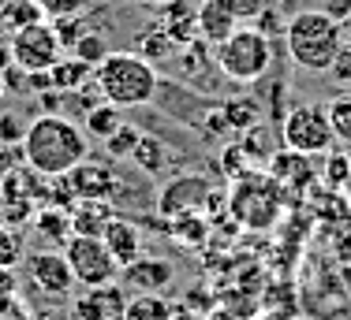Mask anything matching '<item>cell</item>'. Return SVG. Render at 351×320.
I'll list each match as a JSON object with an SVG mask.
<instances>
[{
  "instance_id": "obj_1",
  "label": "cell",
  "mask_w": 351,
  "mask_h": 320,
  "mask_svg": "<svg viewBox=\"0 0 351 320\" xmlns=\"http://www.w3.org/2000/svg\"><path fill=\"white\" fill-rule=\"evenodd\" d=\"M23 164L34 175L45 179H60V175L75 172L82 160L90 157V138L71 116L64 112H38L23 131Z\"/></svg>"
},
{
  "instance_id": "obj_2",
  "label": "cell",
  "mask_w": 351,
  "mask_h": 320,
  "mask_svg": "<svg viewBox=\"0 0 351 320\" xmlns=\"http://www.w3.org/2000/svg\"><path fill=\"white\" fill-rule=\"evenodd\" d=\"M94 82L101 90V97L116 108H142L149 101H157V90H161L157 67L146 56H138L135 49H128V53H108L94 67Z\"/></svg>"
},
{
  "instance_id": "obj_3",
  "label": "cell",
  "mask_w": 351,
  "mask_h": 320,
  "mask_svg": "<svg viewBox=\"0 0 351 320\" xmlns=\"http://www.w3.org/2000/svg\"><path fill=\"white\" fill-rule=\"evenodd\" d=\"M280 38L295 67L325 75L329 64L337 60L340 45H344V27L337 19H329L325 12H295V15H288Z\"/></svg>"
},
{
  "instance_id": "obj_4",
  "label": "cell",
  "mask_w": 351,
  "mask_h": 320,
  "mask_svg": "<svg viewBox=\"0 0 351 320\" xmlns=\"http://www.w3.org/2000/svg\"><path fill=\"white\" fill-rule=\"evenodd\" d=\"M213 60L224 79L239 82V86H254L273 67V38L258 30L254 23H239V30L213 49Z\"/></svg>"
},
{
  "instance_id": "obj_5",
  "label": "cell",
  "mask_w": 351,
  "mask_h": 320,
  "mask_svg": "<svg viewBox=\"0 0 351 320\" xmlns=\"http://www.w3.org/2000/svg\"><path fill=\"white\" fill-rule=\"evenodd\" d=\"M280 142L284 149H295L306 157H322L337 146L329 123V108L317 101H303V105H288V112L280 116Z\"/></svg>"
},
{
  "instance_id": "obj_6",
  "label": "cell",
  "mask_w": 351,
  "mask_h": 320,
  "mask_svg": "<svg viewBox=\"0 0 351 320\" xmlns=\"http://www.w3.org/2000/svg\"><path fill=\"white\" fill-rule=\"evenodd\" d=\"M64 257L71 265L75 283H82V287H112L123 272L116 257L108 254L105 239H90V235H71L64 242Z\"/></svg>"
},
{
  "instance_id": "obj_7",
  "label": "cell",
  "mask_w": 351,
  "mask_h": 320,
  "mask_svg": "<svg viewBox=\"0 0 351 320\" xmlns=\"http://www.w3.org/2000/svg\"><path fill=\"white\" fill-rule=\"evenodd\" d=\"M12 56L15 67L27 75H45L53 71V64L64 56V45L56 38V27L49 19L30 23V27H19L12 34Z\"/></svg>"
},
{
  "instance_id": "obj_8",
  "label": "cell",
  "mask_w": 351,
  "mask_h": 320,
  "mask_svg": "<svg viewBox=\"0 0 351 320\" xmlns=\"http://www.w3.org/2000/svg\"><path fill=\"white\" fill-rule=\"evenodd\" d=\"M23 268H27L30 283H34L38 291L53 294V298H64L71 287H75V276H71V265L68 257H64V250L56 254V250H34V254L23 257Z\"/></svg>"
},
{
  "instance_id": "obj_9",
  "label": "cell",
  "mask_w": 351,
  "mask_h": 320,
  "mask_svg": "<svg viewBox=\"0 0 351 320\" xmlns=\"http://www.w3.org/2000/svg\"><path fill=\"white\" fill-rule=\"evenodd\" d=\"M68 179V187L75 194V201L79 198H97V201H112L116 205V187H120V175H116L112 160H82L75 172L64 175Z\"/></svg>"
},
{
  "instance_id": "obj_10",
  "label": "cell",
  "mask_w": 351,
  "mask_h": 320,
  "mask_svg": "<svg viewBox=\"0 0 351 320\" xmlns=\"http://www.w3.org/2000/svg\"><path fill=\"white\" fill-rule=\"evenodd\" d=\"M120 280L128 283L135 294H165L176 283V265H172V261H165V257L142 254L135 265L123 268Z\"/></svg>"
},
{
  "instance_id": "obj_11",
  "label": "cell",
  "mask_w": 351,
  "mask_h": 320,
  "mask_svg": "<svg viewBox=\"0 0 351 320\" xmlns=\"http://www.w3.org/2000/svg\"><path fill=\"white\" fill-rule=\"evenodd\" d=\"M195 23H198V41L217 49L239 30V15L232 12L224 0H198L195 4Z\"/></svg>"
},
{
  "instance_id": "obj_12",
  "label": "cell",
  "mask_w": 351,
  "mask_h": 320,
  "mask_svg": "<svg viewBox=\"0 0 351 320\" xmlns=\"http://www.w3.org/2000/svg\"><path fill=\"white\" fill-rule=\"evenodd\" d=\"M101 239H105L108 254L116 257V265H120V268L135 265V261L146 254V235H142V227L135 220H128V216H112Z\"/></svg>"
},
{
  "instance_id": "obj_13",
  "label": "cell",
  "mask_w": 351,
  "mask_h": 320,
  "mask_svg": "<svg viewBox=\"0 0 351 320\" xmlns=\"http://www.w3.org/2000/svg\"><path fill=\"white\" fill-rule=\"evenodd\" d=\"M154 23L169 34V41L176 49L198 41V23H195V4L191 0H165V4H157Z\"/></svg>"
},
{
  "instance_id": "obj_14",
  "label": "cell",
  "mask_w": 351,
  "mask_h": 320,
  "mask_svg": "<svg viewBox=\"0 0 351 320\" xmlns=\"http://www.w3.org/2000/svg\"><path fill=\"white\" fill-rule=\"evenodd\" d=\"M210 201V183L202 175H180L172 179L161 194V213L165 216H176V213H195V205H206Z\"/></svg>"
},
{
  "instance_id": "obj_15",
  "label": "cell",
  "mask_w": 351,
  "mask_h": 320,
  "mask_svg": "<svg viewBox=\"0 0 351 320\" xmlns=\"http://www.w3.org/2000/svg\"><path fill=\"white\" fill-rule=\"evenodd\" d=\"M269 179H277L280 187H311L314 183V157L295 153V149H280L269 157Z\"/></svg>"
},
{
  "instance_id": "obj_16",
  "label": "cell",
  "mask_w": 351,
  "mask_h": 320,
  "mask_svg": "<svg viewBox=\"0 0 351 320\" xmlns=\"http://www.w3.org/2000/svg\"><path fill=\"white\" fill-rule=\"evenodd\" d=\"M112 216H116V205H112V201L79 198V201L71 205V235H90V239H101Z\"/></svg>"
},
{
  "instance_id": "obj_17",
  "label": "cell",
  "mask_w": 351,
  "mask_h": 320,
  "mask_svg": "<svg viewBox=\"0 0 351 320\" xmlns=\"http://www.w3.org/2000/svg\"><path fill=\"white\" fill-rule=\"evenodd\" d=\"M123 313V294L112 287H86L75 302V320H120Z\"/></svg>"
},
{
  "instance_id": "obj_18",
  "label": "cell",
  "mask_w": 351,
  "mask_h": 320,
  "mask_svg": "<svg viewBox=\"0 0 351 320\" xmlns=\"http://www.w3.org/2000/svg\"><path fill=\"white\" fill-rule=\"evenodd\" d=\"M34 231L41 242H68L71 239V209L41 205L34 213Z\"/></svg>"
},
{
  "instance_id": "obj_19",
  "label": "cell",
  "mask_w": 351,
  "mask_h": 320,
  "mask_svg": "<svg viewBox=\"0 0 351 320\" xmlns=\"http://www.w3.org/2000/svg\"><path fill=\"white\" fill-rule=\"evenodd\" d=\"M135 53L138 56H146L149 64H165V60H172L176 53H180V49L172 45L169 41V34H165L161 27H157V23H149V27H142L138 34H135Z\"/></svg>"
},
{
  "instance_id": "obj_20",
  "label": "cell",
  "mask_w": 351,
  "mask_h": 320,
  "mask_svg": "<svg viewBox=\"0 0 351 320\" xmlns=\"http://www.w3.org/2000/svg\"><path fill=\"white\" fill-rule=\"evenodd\" d=\"M120 320H172V302L165 294H131Z\"/></svg>"
},
{
  "instance_id": "obj_21",
  "label": "cell",
  "mask_w": 351,
  "mask_h": 320,
  "mask_svg": "<svg viewBox=\"0 0 351 320\" xmlns=\"http://www.w3.org/2000/svg\"><path fill=\"white\" fill-rule=\"evenodd\" d=\"M221 112H224V123H228V131H239V134H247L250 127L265 123V108L258 105V101H250V97L221 101Z\"/></svg>"
},
{
  "instance_id": "obj_22",
  "label": "cell",
  "mask_w": 351,
  "mask_h": 320,
  "mask_svg": "<svg viewBox=\"0 0 351 320\" xmlns=\"http://www.w3.org/2000/svg\"><path fill=\"white\" fill-rule=\"evenodd\" d=\"M86 138H94V142H105V138H112L116 131H120V123H123V108H116V105H108V101H101V105H94L86 112Z\"/></svg>"
},
{
  "instance_id": "obj_23",
  "label": "cell",
  "mask_w": 351,
  "mask_h": 320,
  "mask_svg": "<svg viewBox=\"0 0 351 320\" xmlns=\"http://www.w3.org/2000/svg\"><path fill=\"white\" fill-rule=\"evenodd\" d=\"M90 75H94V67L82 64L79 56H60V60L53 64V71H49V79H53V90L71 94V90H79L82 82H90Z\"/></svg>"
},
{
  "instance_id": "obj_24",
  "label": "cell",
  "mask_w": 351,
  "mask_h": 320,
  "mask_svg": "<svg viewBox=\"0 0 351 320\" xmlns=\"http://www.w3.org/2000/svg\"><path fill=\"white\" fill-rule=\"evenodd\" d=\"M131 160L142 168L146 175H161L165 168H169V146H165L161 138H154V134H142L138 138V146H135V153H131Z\"/></svg>"
},
{
  "instance_id": "obj_25",
  "label": "cell",
  "mask_w": 351,
  "mask_h": 320,
  "mask_svg": "<svg viewBox=\"0 0 351 320\" xmlns=\"http://www.w3.org/2000/svg\"><path fill=\"white\" fill-rule=\"evenodd\" d=\"M68 53H71V56H79L82 64L97 67L108 53H112V49H108V41L101 38V30H90V27H86V30L79 34V41H75V45L68 49Z\"/></svg>"
},
{
  "instance_id": "obj_26",
  "label": "cell",
  "mask_w": 351,
  "mask_h": 320,
  "mask_svg": "<svg viewBox=\"0 0 351 320\" xmlns=\"http://www.w3.org/2000/svg\"><path fill=\"white\" fill-rule=\"evenodd\" d=\"M138 138H142V131L135 127V123L123 120V123H120V131H116L112 138H105L101 146H105L108 160H131V153H135V146H138Z\"/></svg>"
},
{
  "instance_id": "obj_27",
  "label": "cell",
  "mask_w": 351,
  "mask_h": 320,
  "mask_svg": "<svg viewBox=\"0 0 351 320\" xmlns=\"http://www.w3.org/2000/svg\"><path fill=\"white\" fill-rule=\"evenodd\" d=\"M325 108H329V123H332V138H337V146H351V94L332 97Z\"/></svg>"
},
{
  "instance_id": "obj_28",
  "label": "cell",
  "mask_w": 351,
  "mask_h": 320,
  "mask_svg": "<svg viewBox=\"0 0 351 320\" xmlns=\"http://www.w3.org/2000/svg\"><path fill=\"white\" fill-rule=\"evenodd\" d=\"M322 157H325V183H329V187H348V179H351V153H344V149L332 146L329 153H322Z\"/></svg>"
},
{
  "instance_id": "obj_29",
  "label": "cell",
  "mask_w": 351,
  "mask_h": 320,
  "mask_svg": "<svg viewBox=\"0 0 351 320\" xmlns=\"http://www.w3.org/2000/svg\"><path fill=\"white\" fill-rule=\"evenodd\" d=\"M90 0H38L41 15L49 23H60V19H75V15H86Z\"/></svg>"
},
{
  "instance_id": "obj_30",
  "label": "cell",
  "mask_w": 351,
  "mask_h": 320,
  "mask_svg": "<svg viewBox=\"0 0 351 320\" xmlns=\"http://www.w3.org/2000/svg\"><path fill=\"white\" fill-rule=\"evenodd\" d=\"M23 265V242L19 231L8 224H0V268H19Z\"/></svg>"
},
{
  "instance_id": "obj_31",
  "label": "cell",
  "mask_w": 351,
  "mask_h": 320,
  "mask_svg": "<svg viewBox=\"0 0 351 320\" xmlns=\"http://www.w3.org/2000/svg\"><path fill=\"white\" fill-rule=\"evenodd\" d=\"M332 79V86L337 90H351V41H344L337 53V60L329 64V71H325Z\"/></svg>"
},
{
  "instance_id": "obj_32",
  "label": "cell",
  "mask_w": 351,
  "mask_h": 320,
  "mask_svg": "<svg viewBox=\"0 0 351 320\" xmlns=\"http://www.w3.org/2000/svg\"><path fill=\"white\" fill-rule=\"evenodd\" d=\"M15 298H19V276L15 268H0V317L15 306Z\"/></svg>"
},
{
  "instance_id": "obj_33",
  "label": "cell",
  "mask_w": 351,
  "mask_h": 320,
  "mask_svg": "<svg viewBox=\"0 0 351 320\" xmlns=\"http://www.w3.org/2000/svg\"><path fill=\"white\" fill-rule=\"evenodd\" d=\"M224 4H228L232 12L239 15V23H254L258 15H262L265 8L273 4V0H224Z\"/></svg>"
},
{
  "instance_id": "obj_34",
  "label": "cell",
  "mask_w": 351,
  "mask_h": 320,
  "mask_svg": "<svg viewBox=\"0 0 351 320\" xmlns=\"http://www.w3.org/2000/svg\"><path fill=\"white\" fill-rule=\"evenodd\" d=\"M19 164H23V149H19V146H8V142H0V183H4Z\"/></svg>"
},
{
  "instance_id": "obj_35",
  "label": "cell",
  "mask_w": 351,
  "mask_h": 320,
  "mask_svg": "<svg viewBox=\"0 0 351 320\" xmlns=\"http://www.w3.org/2000/svg\"><path fill=\"white\" fill-rule=\"evenodd\" d=\"M243 168H247V153H243V146H228L224 149V172L232 175V183H236V175H243Z\"/></svg>"
},
{
  "instance_id": "obj_36",
  "label": "cell",
  "mask_w": 351,
  "mask_h": 320,
  "mask_svg": "<svg viewBox=\"0 0 351 320\" xmlns=\"http://www.w3.org/2000/svg\"><path fill=\"white\" fill-rule=\"evenodd\" d=\"M325 15H329V19H337L340 27H344V23L351 19V0H325V8H322Z\"/></svg>"
},
{
  "instance_id": "obj_37",
  "label": "cell",
  "mask_w": 351,
  "mask_h": 320,
  "mask_svg": "<svg viewBox=\"0 0 351 320\" xmlns=\"http://www.w3.org/2000/svg\"><path fill=\"white\" fill-rule=\"evenodd\" d=\"M15 67V56H12V34H0V75H8Z\"/></svg>"
},
{
  "instance_id": "obj_38",
  "label": "cell",
  "mask_w": 351,
  "mask_h": 320,
  "mask_svg": "<svg viewBox=\"0 0 351 320\" xmlns=\"http://www.w3.org/2000/svg\"><path fill=\"white\" fill-rule=\"evenodd\" d=\"M206 320H250V317L236 313V306H217V309H210V317H206Z\"/></svg>"
},
{
  "instance_id": "obj_39",
  "label": "cell",
  "mask_w": 351,
  "mask_h": 320,
  "mask_svg": "<svg viewBox=\"0 0 351 320\" xmlns=\"http://www.w3.org/2000/svg\"><path fill=\"white\" fill-rule=\"evenodd\" d=\"M172 320H206V317L191 306H172Z\"/></svg>"
},
{
  "instance_id": "obj_40",
  "label": "cell",
  "mask_w": 351,
  "mask_h": 320,
  "mask_svg": "<svg viewBox=\"0 0 351 320\" xmlns=\"http://www.w3.org/2000/svg\"><path fill=\"white\" fill-rule=\"evenodd\" d=\"M344 41H351V19L344 23Z\"/></svg>"
},
{
  "instance_id": "obj_41",
  "label": "cell",
  "mask_w": 351,
  "mask_h": 320,
  "mask_svg": "<svg viewBox=\"0 0 351 320\" xmlns=\"http://www.w3.org/2000/svg\"><path fill=\"white\" fill-rule=\"evenodd\" d=\"M8 94V86H4V75H0V97H4Z\"/></svg>"
},
{
  "instance_id": "obj_42",
  "label": "cell",
  "mask_w": 351,
  "mask_h": 320,
  "mask_svg": "<svg viewBox=\"0 0 351 320\" xmlns=\"http://www.w3.org/2000/svg\"><path fill=\"white\" fill-rule=\"evenodd\" d=\"M138 4H154L157 8V4H165V0H138Z\"/></svg>"
},
{
  "instance_id": "obj_43",
  "label": "cell",
  "mask_w": 351,
  "mask_h": 320,
  "mask_svg": "<svg viewBox=\"0 0 351 320\" xmlns=\"http://www.w3.org/2000/svg\"><path fill=\"white\" fill-rule=\"evenodd\" d=\"M348 187H351V179H348Z\"/></svg>"
}]
</instances>
